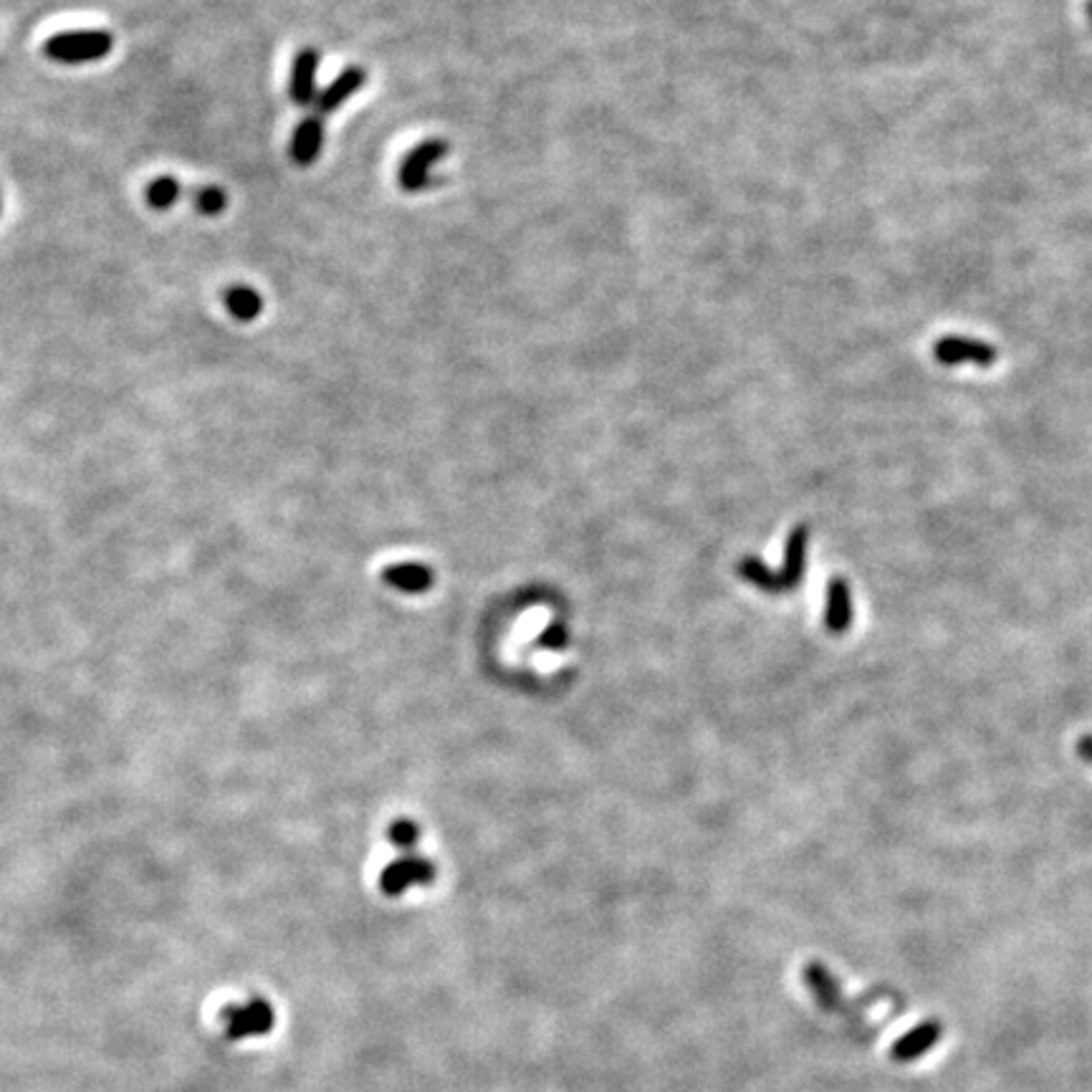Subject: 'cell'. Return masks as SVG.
Listing matches in <instances>:
<instances>
[{"mask_svg": "<svg viewBox=\"0 0 1092 1092\" xmlns=\"http://www.w3.org/2000/svg\"><path fill=\"white\" fill-rule=\"evenodd\" d=\"M807 544L809 529L807 526H797V529L786 536L782 569L774 571L766 567L762 559L746 557L739 562V577L753 584L757 589L769 592V595H782V592L797 589V584L802 582L804 577V564H807Z\"/></svg>", "mask_w": 1092, "mask_h": 1092, "instance_id": "obj_1", "label": "cell"}, {"mask_svg": "<svg viewBox=\"0 0 1092 1092\" xmlns=\"http://www.w3.org/2000/svg\"><path fill=\"white\" fill-rule=\"evenodd\" d=\"M114 38L107 31H67L51 36L43 46V54L58 63H89L109 56Z\"/></svg>", "mask_w": 1092, "mask_h": 1092, "instance_id": "obj_2", "label": "cell"}, {"mask_svg": "<svg viewBox=\"0 0 1092 1092\" xmlns=\"http://www.w3.org/2000/svg\"><path fill=\"white\" fill-rule=\"evenodd\" d=\"M220 1022L225 1024V1037L238 1042V1039L266 1037L276 1024V1012L269 999L253 997L243 1004H228L220 1009Z\"/></svg>", "mask_w": 1092, "mask_h": 1092, "instance_id": "obj_3", "label": "cell"}, {"mask_svg": "<svg viewBox=\"0 0 1092 1092\" xmlns=\"http://www.w3.org/2000/svg\"><path fill=\"white\" fill-rule=\"evenodd\" d=\"M933 357L935 362L944 364V367H966V364H973V367L986 369L999 360V352L994 344L979 340V336L946 334L941 336V340H935Z\"/></svg>", "mask_w": 1092, "mask_h": 1092, "instance_id": "obj_4", "label": "cell"}, {"mask_svg": "<svg viewBox=\"0 0 1092 1092\" xmlns=\"http://www.w3.org/2000/svg\"><path fill=\"white\" fill-rule=\"evenodd\" d=\"M435 880V865L427 857L407 855L389 862L380 875V890L389 898L407 893L413 886H431Z\"/></svg>", "mask_w": 1092, "mask_h": 1092, "instance_id": "obj_5", "label": "cell"}, {"mask_svg": "<svg viewBox=\"0 0 1092 1092\" xmlns=\"http://www.w3.org/2000/svg\"><path fill=\"white\" fill-rule=\"evenodd\" d=\"M448 149H451V147H448V142H443V140H425V142H420V145L415 147L413 152H410L407 158L402 160V165H400L398 178H400L402 190L418 193V190H422V187L431 185L433 165L440 158H445Z\"/></svg>", "mask_w": 1092, "mask_h": 1092, "instance_id": "obj_6", "label": "cell"}, {"mask_svg": "<svg viewBox=\"0 0 1092 1092\" xmlns=\"http://www.w3.org/2000/svg\"><path fill=\"white\" fill-rule=\"evenodd\" d=\"M853 592L842 577H832L827 582V607H824V627L830 635H844L853 625Z\"/></svg>", "mask_w": 1092, "mask_h": 1092, "instance_id": "obj_7", "label": "cell"}, {"mask_svg": "<svg viewBox=\"0 0 1092 1092\" xmlns=\"http://www.w3.org/2000/svg\"><path fill=\"white\" fill-rule=\"evenodd\" d=\"M316 67H319V54L316 49H302L294 58V69H291V84L289 94L294 104L298 107H309V104L316 102Z\"/></svg>", "mask_w": 1092, "mask_h": 1092, "instance_id": "obj_8", "label": "cell"}, {"mask_svg": "<svg viewBox=\"0 0 1092 1092\" xmlns=\"http://www.w3.org/2000/svg\"><path fill=\"white\" fill-rule=\"evenodd\" d=\"M382 582L387 587L405 592V595H422L435 584V575L427 564L420 562H398L382 571Z\"/></svg>", "mask_w": 1092, "mask_h": 1092, "instance_id": "obj_9", "label": "cell"}, {"mask_svg": "<svg viewBox=\"0 0 1092 1092\" xmlns=\"http://www.w3.org/2000/svg\"><path fill=\"white\" fill-rule=\"evenodd\" d=\"M324 147V122L319 114L304 116L298 122L294 140H291V158H294L296 165L309 167L311 162H316L319 152Z\"/></svg>", "mask_w": 1092, "mask_h": 1092, "instance_id": "obj_10", "label": "cell"}, {"mask_svg": "<svg viewBox=\"0 0 1092 1092\" xmlns=\"http://www.w3.org/2000/svg\"><path fill=\"white\" fill-rule=\"evenodd\" d=\"M364 79H367V74H364L362 69H357V67L344 69L342 74L336 76V79L331 81L329 87L316 96V102H314L316 114L319 116H327V114L334 112V109H340L342 104L347 102L349 96H352L354 91L362 87Z\"/></svg>", "mask_w": 1092, "mask_h": 1092, "instance_id": "obj_11", "label": "cell"}, {"mask_svg": "<svg viewBox=\"0 0 1092 1092\" xmlns=\"http://www.w3.org/2000/svg\"><path fill=\"white\" fill-rule=\"evenodd\" d=\"M941 1032H944V1026H941L939 1022H933V1019L931 1022H923L893 1044L890 1057L898 1059V1062H913V1059L923 1057L928 1050H931V1046H935V1042L941 1039Z\"/></svg>", "mask_w": 1092, "mask_h": 1092, "instance_id": "obj_12", "label": "cell"}, {"mask_svg": "<svg viewBox=\"0 0 1092 1092\" xmlns=\"http://www.w3.org/2000/svg\"><path fill=\"white\" fill-rule=\"evenodd\" d=\"M802 979H804V984L809 986L812 997H815V1001L822 1006L824 1012H835L837 1006H840V1001H842L840 984H837V979L832 977V973L822 964H819V961H809V964H804Z\"/></svg>", "mask_w": 1092, "mask_h": 1092, "instance_id": "obj_13", "label": "cell"}, {"mask_svg": "<svg viewBox=\"0 0 1092 1092\" xmlns=\"http://www.w3.org/2000/svg\"><path fill=\"white\" fill-rule=\"evenodd\" d=\"M225 309L231 311V316H236L238 322H253V319L261 316L263 311V298L258 296L256 289L251 286H231V289L223 294Z\"/></svg>", "mask_w": 1092, "mask_h": 1092, "instance_id": "obj_14", "label": "cell"}, {"mask_svg": "<svg viewBox=\"0 0 1092 1092\" xmlns=\"http://www.w3.org/2000/svg\"><path fill=\"white\" fill-rule=\"evenodd\" d=\"M182 195V185L172 175H162V178H154L147 185V203L154 211H170V207L178 203Z\"/></svg>", "mask_w": 1092, "mask_h": 1092, "instance_id": "obj_15", "label": "cell"}, {"mask_svg": "<svg viewBox=\"0 0 1092 1092\" xmlns=\"http://www.w3.org/2000/svg\"><path fill=\"white\" fill-rule=\"evenodd\" d=\"M193 203L195 211L203 213V216H218V213L225 211L228 195L225 190H220L218 185H205L193 193Z\"/></svg>", "mask_w": 1092, "mask_h": 1092, "instance_id": "obj_16", "label": "cell"}, {"mask_svg": "<svg viewBox=\"0 0 1092 1092\" xmlns=\"http://www.w3.org/2000/svg\"><path fill=\"white\" fill-rule=\"evenodd\" d=\"M387 840L400 850L415 848V842L420 840V827L413 822V819H395L387 830Z\"/></svg>", "mask_w": 1092, "mask_h": 1092, "instance_id": "obj_17", "label": "cell"}, {"mask_svg": "<svg viewBox=\"0 0 1092 1092\" xmlns=\"http://www.w3.org/2000/svg\"><path fill=\"white\" fill-rule=\"evenodd\" d=\"M567 642H569V630L564 627L562 622H551V625L542 633V637H539V645L546 650H562Z\"/></svg>", "mask_w": 1092, "mask_h": 1092, "instance_id": "obj_18", "label": "cell"}, {"mask_svg": "<svg viewBox=\"0 0 1092 1092\" xmlns=\"http://www.w3.org/2000/svg\"><path fill=\"white\" fill-rule=\"evenodd\" d=\"M1075 751H1077V757L1082 759V762L1092 764V733H1088V736H1080V739H1077Z\"/></svg>", "mask_w": 1092, "mask_h": 1092, "instance_id": "obj_19", "label": "cell"}, {"mask_svg": "<svg viewBox=\"0 0 1092 1092\" xmlns=\"http://www.w3.org/2000/svg\"><path fill=\"white\" fill-rule=\"evenodd\" d=\"M1085 16H1088V23H1090V29H1092V0H1088V3H1085Z\"/></svg>", "mask_w": 1092, "mask_h": 1092, "instance_id": "obj_20", "label": "cell"}, {"mask_svg": "<svg viewBox=\"0 0 1092 1092\" xmlns=\"http://www.w3.org/2000/svg\"><path fill=\"white\" fill-rule=\"evenodd\" d=\"M0 211H3V203H0Z\"/></svg>", "mask_w": 1092, "mask_h": 1092, "instance_id": "obj_21", "label": "cell"}]
</instances>
